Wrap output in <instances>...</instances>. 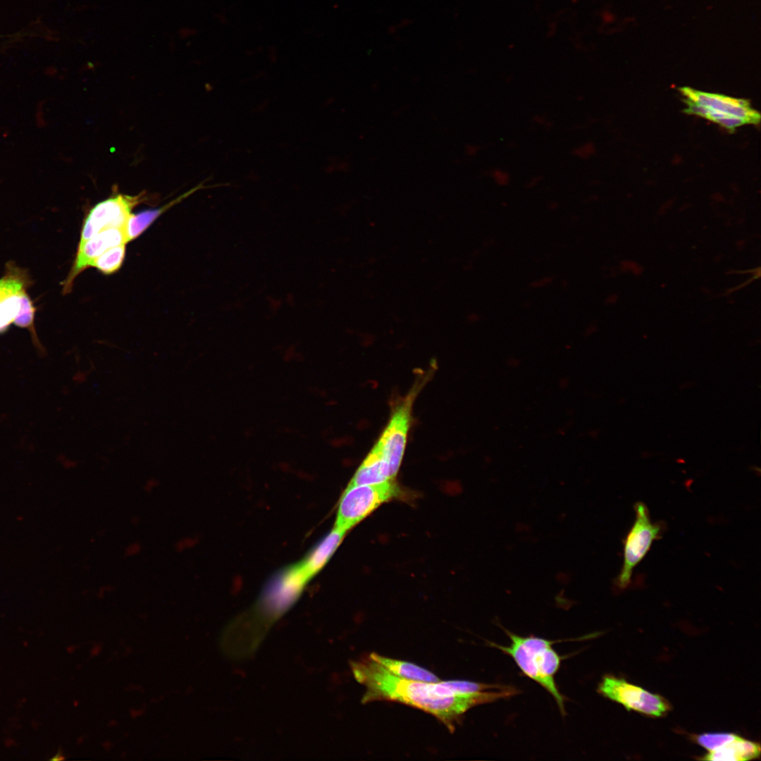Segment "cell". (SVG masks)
Masks as SVG:
<instances>
[{
  "label": "cell",
  "instance_id": "8992f818",
  "mask_svg": "<svg viewBox=\"0 0 761 761\" xmlns=\"http://www.w3.org/2000/svg\"><path fill=\"white\" fill-rule=\"evenodd\" d=\"M635 520L624 545L623 564L614 581L619 589L626 588L631 582L634 568L644 558L652 543L660 538L662 526L652 521L647 506L641 502L634 506Z\"/></svg>",
  "mask_w": 761,
  "mask_h": 761
},
{
  "label": "cell",
  "instance_id": "6da1fadb",
  "mask_svg": "<svg viewBox=\"0 0 761 761\" xmlns=\"http://www.w3.org/2000/svg\"><path fill=\"white\" fill-rule=\"evenodd\" d=\"M356 680L366 691L361 703L388 700L404 703L437 717L454 731V724L472 707L491 703L513 695L511 688L477 695H457L447 697L444 686L438 682H423L397 676L369 656L351 662Z\"/></svg>",
  "mask_w": 761,
  "mask_h": 761
},
{
  "label": "cell",
  "instance_id": "7a4b0ae2",
  "mask_svg": "<svg viewBox=\"0 0 761 761\" xmlns=\"http://www.w3.org/2000/svg\"><path fill=\"white\" fill-rule=\"evenodd\" d=\"M308 582L297 563L277 572L254 605L227 627L222 643L226 653L237 657L253 652L272 624L297 601Z\"/></svg>",
  "mask_w": 761,
  "mask_h": 761
},
{
  "label": "cell",
  "instance_id": "d6986e66",
  "mask_svg": "<svg viewBox=\"0 0 761 761\" xmlns=\"http://www.w3.org/2000/svg\"><path fill=\"white\" fill-rule=\"evenodd\" d=\"M738 735L734 733H704L694 736V740L708 751L717 749L734 740Z\"/></svg>",
  "mask_w": 761,
  "mask_h": 761
},
{
  "label": "cell",
  "instance_id": "ffe728a7",
  "mask_svg": "<svg viewBox=\"0 0 761 761\" xmlns=\"http://www.w3.org/2000/svg\"><path fill=\"white\" fill-rule=\"evenodd\" d=\"M594 153V146L590 142H584L575 147L573 154L578 158L586 159Z\"/></svg>",
  "mask_w": 761,
  "mask_h": 761
},
{
  "label": "cell",
  "instance_id": "ac0fdd59",
  "mask_svg": "<svg viewBox=\"0 0 761 761\" xmlns=\"http://www.w3.org/2000/svg\"><path fill=\"white\" fill-rule=\"evenodd\" d=\"M125 256V244L111 247L95 259L91 267L105 275L114 273L121 267Z\"/></svg>",
  "mask_w": 761,
  "mask_h": 761
},
{
  "label": "cell",
  "instance_id": "7c38bea8",
  "mask_svg": "<svg viewBox=\"0 0 761 761\" xmlns=\"http://www.w3.org/2000/svg\"><path fill=\"white\" fill-rule=\"evenodd\" d=\"M759 743L738 736L732 741L712 751H708L700 760L714 761H744L760 757Z\"/></svg>",
  "mask_w": 761,
  "mask_h": 761
},
{
  "label": "cell",
  "instance_id": "277c9868",
  "mask_svg": "<svg viewBox=\"0 0 761 761\" xmlns=\"http://www.w3.org/2000/svg\"><path fill=\"white\" fill-rule=\"evenodd\" d=\"M686 105L684 111L703 117L727 130L746 125H757L760 115L749 101L723 94L705 92L688 87L680 88Z\"/></svg>",
  "mask_w": 761,
  "mask_h": 761
},
{
  "label": "cell",
  "instance_id": "d4e9b609",
  "mask_svg": "<svg viewBox=\"0 0 761 761\" xmlns=\"http://www.w3.org/2000/svg\"><path fill=\"white\" fill-rule=\"evenodd\" d=\"M196 33V30L193 28L182 27L178 30V36L182 39L187 38Z\"/></svg>",
  "mask_w": 761,
  "mask_h": 761
},
{
  "label": "cell",
  "instance_id": "52a82bcc",
  "mask_svg": "<svg viewBox=\"0 0 761 761\" xmlns=\"http://www.w3.org/2000/svg\"><path fill=\"white\" fill-rule=\"evenodd\" d=\"M598 691L604 697L619 703L628 711L660 717L670 710L669 703L661 695L610 674L602 677Z\"/></svg>",
  "mask_w": 761,
  "mask_h": 761
},
{
  "label": "cell",
  "instance_id": "7402d4cb",
  "mask_svg": "<svg viewBox=\"0 0 761 761\" xmlns=\"http://www.w3.org/2000/svg\"><path fill=\"white\" fill-rule=\"evenodd\" d=\"M142 544L138 541H134L128 544L124 550L125 557H131L139 555L142 552Z\"/></svg>",
  "mask_w": 761,
  "mask_h": 761
},
{
  "label": "cell",
  "instance_id": "8fae6325",
  "mask_svg": "<svg viewBox=\"0 0 761 761\" xmlns=\"http://www.w3.org/2000/svg\"><path fill=\"white\" fill-rule=\"evenodd\" d=\"M345 533L346 532L333 528L307 554L304 558L297 563L308 581L327 564L341 543Z\"/></svg>",
  "mask_w": 761,
  "mask_h": 761
},
{
  "label": "cell",
  "instance_id": "603a6c76",
  "mask_svg": "<svg viewBox=\"0 0 761 761\" xmlns=\"http://www.w3.org/2000/svg\"><path fill=\"white\" fill-rule=\"evenodd\" d=\"M191 543H192V540L190 538L185 537L179 538L175 542L174 547L178 552H180L190 547Z\"/></svg>",
  "mask_w": 761,
  "mask_h": 761
},
{
  "label": "cell",
  "instance_id": "e0dca14e",
  "mask_svg": "<svg viewBox=\"0 0 761 761\" xmlns=\"http://www.w3.org/2000/svg\"><path fill=\"white\" fill-rule=\"evenodd\" d=\"M35 307L33 302L26 291H25L21 295L20 310L13 321V323L18 327L27 329L30 333L35 347L40 354H44L45 349L40 343L35 328Z\"/></svg>",
  "mask_w": 761,
  "mask_h": 761
},
{
  "label": "cell",
  "instance_id": "30bf717a",
  "mask_svg": "<svg viewBox=\"0 0 761 761\" xmlns=\"http://www.w3.org/2000/svg\"><path fill=\"white\" fill-rule=\"evenodd\" d=\"M127 242L125 227H120L104 229L85 242L78 243L73 266L63 283V293L68 294L72 290L75 278L83 271L91 267L95 259L107 249Z\"/></svg>",
  "mask_w": 761,
  "mask_h": 761
},
{
  "label": "cell",
  "instance_id": "4fadbf2b",
  "mask_svg": "<svg viewBox=\"0 0 761 761\" xmlns=\"http://www.w3.org/2000/svg\"><path fill=\"white\" fill-rule=\"evenodd\" d=\"M389 480L392 479L378 448L375 445L347 486L378 484Z\"/></svg>",
  "mask_w": 761,
  "mask_h": 761
},
{
  "label": "cell",
  "instance_id": "3957f363",
  "mask_svg": "<svg viewBox=\"0 0 761 761\" xmlns=\"http://www.w3.org/2000/svg\"><path fill=\"white\" fill-rule=\"evenodd\" d=\"M505 631L511 640L509 645L490 644L511 656L526 676L540 684L554 698L560 712L565 715V699L555 680L562 659L552 648L555 641L531 635L521 636L507 630Z\"/></svg>",
  "mask_w": 761,
  "mask_h": 761
},
{
  "label": "cell",
  "instance_id": "9a60e30c",
  "mask_svg": "<svg viewBox=\"0 0 761 761\" xmlns=\"http://www.w3.org/2000/svg\"><path fill=\"white\" fill-rule=\"evenodd\" d=\"M372 660L379 663L392 674L410 680L423 682H438V677L430 671L420 667L413 663L402 660H394L390 657L380 655L372 652L369 655Z\"/></svg>",
  "mask_w": 761,
  "mask_h": 761
},
{
  "label": "cell",
  "instance_id": "cb8c5ba5",
  "mask_svg": "<svg viewBox=\"0 0 761 761\" xmlns=\"http://www.w3.org/2000/svg\"><path fill=\"white\" fill-rule=\"evenodd\" d=\"M160 485L159 480L156 477H150L147 478L144 485L143 490L146 493H151Z\"/></svg>",
  "mask_w": 761,
  "mask_h": 761
},
{
  "label": "cell",
  "instance_id": "5b68a950",
  "mask_svg": "<svg viewBox=\"0 0 761 761\" xmlns=\"http://www.w3.org/2000/svg\"><path fill=\"white\" fill-rule=\"evenodd\" d=\"M402 494L392 480L378 484L347 486L340 499L333 528L347 532L382 504Z\"/></svg>",
  "mask_w": 761,
  "mask_h": 761
},
{
  "label": "cell",
  "instance_id": "ba28073f",
  "mask_svg": "<svg viewBox=\"0 0 761 761\" xmlns=\"http://www.w3.org/2000/svg\"><path fill=\"white\" fill-rule=\"evenodd\" d=\"M146 199L144 192L136 195L117 194L97 203L85 218L79 243L104 229L125 227L132 210Z\"/></svg>",
  "mask_w": 761,
  "mask_h": 761
},
{
  "label": "cell",
  "instance_id": "44dd1931",
  "mask_svg": "<svg viewBox=\"0 0 761 761\" xmlns=\"http://www.w3.org/2000/svg\"><path fill=\"white\" fill-rule=\"evenodd\" d=\"M490 176L494 182L499 185H507L510 181L509 173L501 168H495L491 171Z\"/></svg>",
  "mask_w": 761,
  "mask_h": 761
},
{
  "label": "cell",
  "instance_id": "5bb4252c",
  "mask_svg": "<svg viewBox=\"0 0 761 761\" xmlns=\"http://www.w3.org/2000/svg\"><path fill=\"white\" fill-rule=\"evenodd\" d=\"M204 187V185H199L161 207L144 210L136 214H131L125 226L127 242H129L138 237L155 221L156 219L158 218V217L169 209V208L172 207L175 204L179 203L196 190Z\"/></svg>",
  "mask_w": 761,
  "mask_h": 761
},
{
  "label": "cell",
  "instance_id": "9c48e42d",
  "mask_svg": "<svg viewBox=\"0 0 761 761\" xmlns=\"http://www.w3.org/2000/svg\"><path fill=\"white\" fill-rule=\"evenodd\" d=\"M413 394L393 412L383 434L376 444L392 479L397 475L404 454L411 419Z\"/></svg>",
  "mask_w": 761,
  "mask_h": 761
},
{
  "label": "cell",
  "instance_id": "2e32d148",
  "mask_svg": "<svg viewBox=\"0 0 761 761\" xmlns=\"http://www.w3.org/2000/svg\"><path fill=\"white\" fill-rule=\"evenodd\" d=\"M30 283L27 272L10 262L0 279V296L20 293L26 290Z\"/></svg>",
  "mask_w": 761,
  "mask_h": 761
}]
</instances>
